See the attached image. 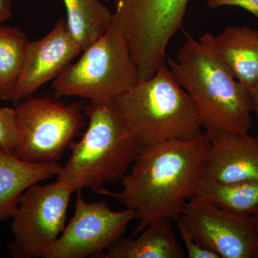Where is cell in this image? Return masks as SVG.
Returning <instances> with one entry per match:
<instances>
[{
    "instance_id": "obj_1",
    "label": "cell",
    "mask_w": 258,
    "mask_h": 258,
    "mask_svg": "<svg viewBox=\"0 0 258 258\" xmlns=\"http://www.w3.org/2000/svg\"><path fill=\"white\" fill-rule=\"evenodd\" d=\"M210 144V138L203 132L191 139L140 147L132 171L120 180L122 189L107 194L135 212L139 223L132 237L154 220L179 218L196 195Z\"/></svg>"
},
{
    "instance_id": "obj_2",
    "label": "cell",
    "mask_w": 258,
    "mask_h": 258,
    "mask_svg": "<svg viewBox=\"0 0 258 258\" xmlns=\"http://www.w3.org/2000/svg\"><path fill=\"white\" fill-rule=\"evenodd\" d=\"M171 74L196 107L203 132L210 139L229 133H247L252 126L253 104L247 88L219 55L213 36L187 40L167 60Z\"/></svg>"
},
{
    "instance_id": "obj_3",
    "label": "cell",
    "mask_w": 258,
    "mask_h": 258,
    "mask_svg": "<svg viewBox=\"0 0 258 258\" xmlns=\"http://www.w3.org/2000/svg\"><path fill=\"white\" fill-rule=\"evenodd\" d=\"M85 115L89 120L87 130L81 140L70 144L71 157L56 176L74 192L88 188L106 196L104 184L124 177L140 146L115 101L91 103Z\"/></svg>"
},
{
    "instance_id": "obj_4",
    "label": "cell",
    "mask_w": 258,
    "mask_h": 258,
    "mask_svg": "<svg viewBox=\"0 0 258 258\" xmlns=\"http://www.w3.org/2000/svg\"><path fill=\"white\" fill-rule=\"evenodd\" d=\"M140 147L186 140L203 132L196 107L166 66L115 100Z\"/></svg>"
},
{
    "instance_id": "obj_5",
    "label": "cell",
    "mask_w": 258,
    "mask_h": 258,
    "mask_svg": "<svg viewBox=\"0 0 258 258\" xmlns=\"http://www.w3.org/2000/svg\"><path fill=\"white\" fill-rule=\"evenodd\" d=\"M138 81L128 44L113 18L104 35L55 78L52 88L57 98L78 96L91 103H105L114 101Z\"/></svg>"
},
{
    "instance_id": "obj_6",
    "label": "cell",
    "mask_w": 258,
    "mask_h": 258,
    "mask_svg": "<svg viewBox=\"0 0 258 258\" xmlns=\"http://www.w3.org/2000/svg\"><path fill=\"white\" fill-rule=\"evenodd\" d=\"M113 18L126 40L138 70L139 81L166 66V50L183 28L190 0H112Z\"/></svg>"
},
{
    "instance_id": "obj_7",
    "label": "cell",
    "mask_w": 258,
    "mask_h": 258,
    "mask_svg": "<svg viewBox=\"0 0 258 258\" xmlns=\"http://www.w3.org/2000/svg\"><path fill=\"white\" fill-rule=\"evenodd\" d=\"M22 143L16 157L32 164L57 163L85 120L81 103L29 96L15 104Z\"/></svg>"
},
{
    "instance_id": "obj_8",
    "label": "cell",
    "mask_w": 258,
    "mask_h": 258,
    "mask_svg": "<svg viewBox=\"0 0 258 258\" xmlns=\"http://www.w3.org/2000/svg\"><path fill=\"white\" fill-rule=\"evenodd\" d=\"M74 190L56 180L29 186L20 197L12 218L14 240L8 247L15 258H43L63 232Z\"/></svg>"
},
{
    "instance_id": "obj_9",
    "label": "cell",
    "mask_w": 258,
    "mask_h": 258,
    "mask_svg": "<svg viewBox=\"0 0 258 258\" xmlns=\"http://www.w3.org/2000/svg\"><path fill=\"white\" fill-rule=\"evenodd\" d=\"M74 216L43 258H85L101 254L123 237L134 210L114 211L105 201L87 203L76 191Z\"/></svg>"
},
{
    "instance_id": "obj_10",
    "label": "cell",
    "mask_w": 258,
    "mask_h": 258,
    "mask_svg": "<svg viewBox=\"0 0 258 258\" xmlns=\"http://www.w3.org/2000/svg\"><path fill=\"white\" fill-rule=\"evenodd\" d=\"M179 218L194 240L220 258H253L258 246L253 216L225 211L195 195Z\"/></svg>"
},
{
    "instance_id": "obj_11",
    "label": "cell",
    "mask_w": 258,
    "mask_h": 258,
    "mask_svg": "<svg viewBox=\"0 0 258 258\" xmlns=\"http://www.w3.org/2000/svg\"><path fill=\"white\" fill-rule=\"evenodd\" d=\"M82 52L71 36L64 19L40 40L29 42L12 101L17 104L55 79Z\"/></svg>"
},
{
    "instance_id": "obj_12",
    "label": "cell",
    "mask_w": 258,
    "mask_h": 258,
    "mask_svg": "<svg viewBox=\"0 0 258 258\" xmlns=\"http://www.w3.org/2000/svg\"><path fill=\"white\" fill-rule=\"evenodd\" d=\"M203 177L223 183L258 181V135L229 133L210 139Z\"/></svg>"
},
{
    "instance_id": "obj_13",
    "label": "cell",
    "mask_w": 258,
    "mask_h": 258,
    "mask_svg": "<svg viewBox=\"0 0 258 258\" xmlns=\"http://www.w3.org/2000/svg\"><path fill=\"white\" fill-rule=\"evenodd\" d=\"M58 163L32 164L0 149V221L13 216L29 186L57 176Z\"/></svg>"
},
{
    "instance_id": "obj_14",
    "label": "cell",
    "mask_w": 258,
    "mask_h": 258,
    "mask_svg": "<svg viewBox=\"0 0 258 258\" xmlns=\"http://www.w3.org/2000/svg\"><path fill=\"white\" fill-rule=\"evenodd\" d=\"M213 43L237 81L248 91L257 84L258 30L233 25L213 36Z\"/></svg>"
},
{
    "instance_id": "obj_15",
    "label": "cell",
    "mask_w": 258,
    "mask_h": 258,
    "mask_svg": "<svg viewBox=\"0 0 258 258\" xmlns=\"http://www.w3.org/2000/svg\"><path fill=\"white\" fill-rule=\"evenodd\" d=\"M104 258H183L185 253L176 240L169 219L151 222L139 236L119 239L103 254Z\"/></svg>"
},
{
    "instance_id": "obj_16",
    "label": "cell",
    "mask_w": 258,
    "mask_h": 258,
    "mask_svg": "<svg viewBox=\"0 0 258 258\" xmlns=\"http://www.w3.org/2000/svg\"><path fill=\"white\" fill-rule=\"evenodd\" d=\"M64 3L67 28L83 52L104 35L113 14L99 0H64Z\"/></svg>"
},
{
    "instance_id": "obj_17",
    "label": "cell",
    "mask_w": 258,
    "mask_h": 258,
    "mask_svg": "<svg viewBox=\"0 0 258 258\" xmlns=\"http://www.w3.org/2000/svg\"><path fill=\"white\" fill-rule=\"evenodd\" d=\"M196 195L227 212L243 216L258 214V181L223 183L202 177Z\"/></svg>"
},
{
    "instance_id": "obj_18",
    "label": "cell",
    "mask_w": 258,
    "mask_h": 258,
    "mask_svg": "<svg viewBox=\"0 0 258 258\" xmlns=\"http://www.w3.org/2000/svg\"><path fill=\"white\" fill-rule=\"evenodd\" d=\"M18 28L0 26V98L12 101L29 44Z\"/></svg>"
},
{
    "instance_id": "obj_19",
    "label": "cell",
    "mask_w": 258,
    "mask_h": 258,
    "mask_svg": "<svg viewBox=\"0 0 258 258\" xmlns=\"http://www.w3.org/2000/svg\"><path fill=\"white\" fill-rule=\"evenodd\" d=\"M21 143V131L15 108L0 107V149L16 155Z\"/></svg>"
},
{
    "instance_id": "obj_20",
    "label": "cell",
    "mask_w": 258,
    "mask_h": 258,
    "mask_svg": "<svg viewBox=\"0 0 258 258\" xmlns=\"http://www.w3.org/2000/svg\"><path fill=\"white\" fill-rule=\"evenodd\" d=\"M176 227L186 247V254L189 258H220L216 252L206 248L198 243L189 233L186 227L179 218L176 220Z\"/></svg>"
},
{
    "instance_id": "obj_21",
    "label": "cell",
    "mask_w": 258,
    "mask_h": 258,
    "mask_svg": "<svg viewBox=\"0 0 258 258\" xmlns=\"http://www.w3.org/2000/svg\"><path fill=\"white\" fill-rule=\"evenodd\" d=\"M212 9L222 6H235L243 8L258 18V0H207Z\"/></svg>"
},
{
    "instance_id": "obj_22",
    "label": "cell",
    "mask_w": 258,
    "mask_h": 258,
    "mask_svg": "<svg viewBox=\"0 0 258 258\" xmlns=\"http://www.w3.org/2000/svg\"><path fill=\"white\" fill-rule=\"evenodd\" d=\"M12 17V0H0V23H4Z\"/></svg>"
},
{
    "instance_id": "obj_23",
    "label": "cell",
    "mask_w": 258,
    "mask_h": 258,
    "mask_svg": "<svg viewBox=\"0 0 258 258\" xmlns=\"http://www.w3.org/2000/svg\"><path fill=\"white\" fill-rule=\"evenodd\" d=\"M249 93L253 104V112L255 113L256 118L258 120V82L249 90Z\"/></svg>"
},
{
    "instance_id": "obj_24",
    "label": "cell",
    "mask_w": 258,
    "mask_h": 258,
    "mask_svg": "<svg viewBox=\"0 0 258 258\" xmlns=\"http://www.w3.org/2000/svg\"><path fill=\"white\" fill-rule=\"evenodd\" d=\"M254 225H255L256 230H257V232L258 233V214L257 215H254Z\"/></svg>"
},
{
    "instance_id": "obj_25",
    "label": "cell",
    "mask_w": 258,
    "mask_h": 258,
    "mask_svg": "<svg viewBox=\"0 0 258 258\" xmlns=\"http://www.w3.org/2000/svg\"><path fill=\"white\" fill-rule=\"evenodd\" d=\"M253 258H258V246L253 255Z\"/></svg>"
},
{
    "instance_id": "obj_26",
    "label": "cell",
    "mask_w": 258,
    "mask_h": 258,
    "mask_svg": "<svg viewBox=\"0 0 258 258\" xmlns=\"http://www.w3.org/2000/svg\"><path fill=\"white\" fill-rule=\"evenodd\" d=\"M105 1L108 2V1H109V0H105Z\"/></svg>"
}]
</instances>
